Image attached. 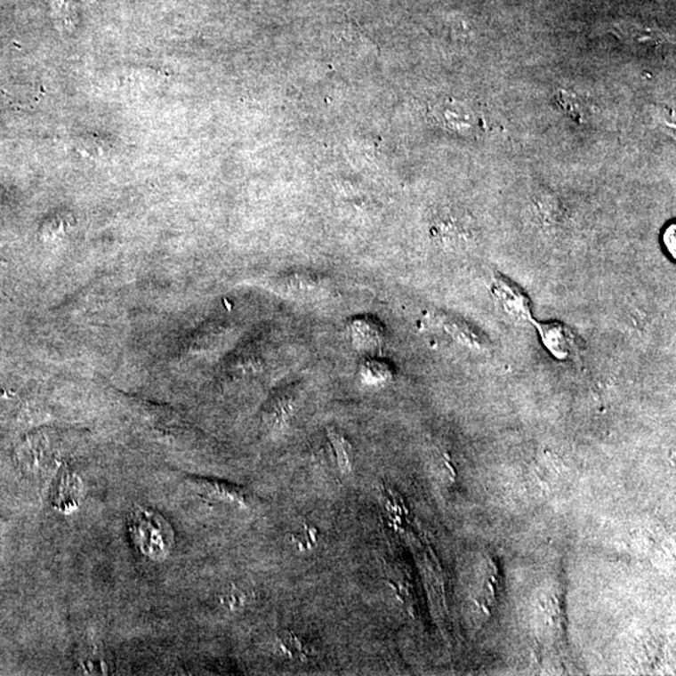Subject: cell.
I'll list each match as a JSON object with an SVG mask.
<instances>
[{
  "mask_svg": "<svg viewBox=\"0 0 676 676\" xmlns=\"http://www.w3.org/2000/svg\"><path fill=\"white\" fill-rule=\"evenodd\" d=\"M131 533L138 549L152 559L167 556L173 543V533L168 522L157 512L147 510L135 512L131 520Z\"/></svg>",
  "mask_w": 676,
  "mask_h": 676,
  "instance_id": "1",
  "label": "cell"
},
{
  "mask_svg": "<svg viewBox=\"0 0 676 676\" xmlns=\"http://www.w3.org/2000/svg\"><path fill=\"white\" fill-rule=\"evenodd\" d=\"M79 497H81V482L72 473L61 472L52 496L53 505L57 509L69 512V510L78 507Z\"/></svg>",
  "mask_w": 676,
  "mask_h": 676,
  "instance_id": "4",
  "label": "cell"
},
{
  "mask_svg": "<svg viewBox=\"0 0 676 676\" xmlns=\"http://www.w3.org/2000/svg\"><path fill=\"white\" fill-rule=\"evenodd\" d=\"M494 294L500 301L501 306L510 316L516 318L531 319L530 301L520 287L509 279L499 276L495 279Z\"/></svg>",
  "mask_w": 676,
  "mask_h": 676,
  "instance_id": "3",
  "label": "cell"
},
{
  "mask_svg": "<svg viewBox=\"0 0 676 676\" xmlns=\"http://www.w3.org/2000/svg\"><path fill=\"white\" fill-rule=\"evenodd\" d=\"M543 345L548 347L551 355L559 359H567L579 356L582 351V340L567 326L560 322H541L536 324Z\"/></svg>",
  "mask_w": 676,
  "mask_h": 676,
  "instance_id": "2",
  "label": "cell"
},
{
  "mask_svg": "<svg viewBox=\"0 0 676 676\" xmlns=\"http://www.w3.org/2000/svg\"><path fill=\"white\" fill-rule=\"evenodd\" d=\"M195 487L205 496L212 499L226 501L236 505H247V495L230 485L218 484L208 480H195Z\"/></svg>",
  "mask_w": 676,
  "mask_h": 676,
  "instance_id": "5",
  "label": "cell"
}]
</instances>
